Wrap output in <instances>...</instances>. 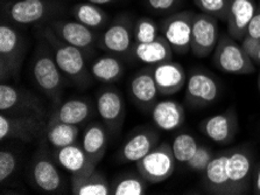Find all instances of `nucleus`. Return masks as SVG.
<instances>
[{
    "instance_id": "nucleus-17",
    "label": "nucleus",
    "mask_w": 260,
    "mask_h": 195,
    "mask_svg": "<svg viewBox=\"0 0 260 195\" xmlns=\"http://www.w3.org/2000/svg\"><path fill=\"white\" fill-rule=\"evenodd\" d=\"M200 130L216 144L226 145L237 134L238 116L234 109L212 115L200 123Z\"/></svg>"
},
{
    "instance_id": "nucleus-29",
    "label": "nucleus",
    "mask_w": 260,
    "mask_h": 195,
    "mask_svg": "<svg viewBox=\"0 0 260 195\" xmlns=\"http://www.w3.org/2000/svg\"><path fill=\"white\" fill-rule=\"evenodd\" d=\"M80 126L68 124L60 121L49 118L43 133V139L48 143L49 146L54 150L62 149L68 145H72L77 142L80 136Z\"/></svg>"
},
{
    "instance_id": "nucleus-41",
    "label": "nucleus",
    "mask_w": 260,
    "mask_h": 195,
    "mask_svg": "<svg viewBox=\"0 0 260 195\" xmlns=\"http://www.w3.org/2000/svg\"><path fill=\"white\" fill-rule=\"evenodd\" d=\"M86 2H90V3H93V4H97V5H111V4L118 2V0H86Z\"/></svg>"
},
{
    "instance_id": "nucleus-31",
    "label": "nucleus",
    "mask_w": 260,
    "mask_h": 195,
    "mask_svg": "<svg viewBox=\"0 0 260 195\" xmlns=\"http://www.w3.org/2000/svg\"><path fill=\"white\" fill-rule=\"evenodd\" d=\"M92 77L105 85H111L123 77L125 73L123 62L116 55H104L94 60L90 67Z\"/></svg>"
},
{
    "instance_id": "nucleus-25",
    "label": "nucleus",
    "mask_w": 260,
    "mask_h": 195,
    "mask_svg": "<svg viewBox=\"0 0 260 195\" xmlns=\"http://www.w3.org/2000/svg\"><path fill=\"white\" fill-rule=\"evenodd\" d=\"M151 113L153 122L157 129L167 131V132L177 130L186 121L184 107L179 102L171 101V99L156 102Z\"/></svg>"
},
{
    "instance_id": "nucleus-27",
    "label": "nucleus",
    "mask_w": 260,
    "mask_h": 195,
    "mask_svg": "<svg viewBox=\"0 0 260 195\" xmlns=\"http://www.w3.org/2000/svg\"><path fill=\"white\" fill-rule=\"evenodd\" d=\"M81 144L94 164H100L108 147V130L103 123L92 122L88 124L84 129Z\"/></svg>"
},
{
    "instance_id": "nucleus-2",
    "label": "nucleus",
    "mask_w": 260,
    "mask_h": 195,
    "mask_svg": "<svg viewBox=\"0 0 260 195\" xmlns=\"http://www.w3.org/2000/svg\"><path fill=\"white\" fill-rule=\"evenodd\" d=\"M64 9L62 0H5L2 3V21L15 26L49 23Z\"/></svg>"
},
{
    "instance_id": "nucleus-36",
    "label": "nucleus",
    "mask_w": 260,
    "mask_h": 195,
    "mask_svg": "<svg viewBox=\"0 0 260 195\" xmlns=\"http://www.w3.org/2000/svg\"><path fill=\"white\" fill-rule=\"evenodd\" d=\"M214 156L215 153L212 152L210 147H208L207 145H200L198 151H196L194 156H192V158L186 165L188 166L189 170L203 173Z\"/></svg>"
},
{
    "instance_id": "nucleus-20",
    "label": "nucleus",
    "mask_w": 260,
    "mask_h": 195,
    "mask_svg": "<svg viewBox=\"0 0 260 195\" xmlns=\"http://www.w3.org/2000/svg\"><path fill=\"white\" fill-rule=\"evenodd\" d=\"M258 4L255 0H229L226 14V30L232 38L242 42L247 27L253 18Z\"/></svg>"
},
{
    "instance_id": "nucleus-8",
    "label": "nucleus",
    "mask_w": 260,
    "mask_h": 195,
    "mask_svg": "<svg viewBox=\"0 0 260 195\" xmlns=\"http://www.w3.org/2000/svg\"><path fill=\"white\" fill-rule=\"evenodd\" d=\"M175 157L168 143H161L136 162L138 173L149 184H159L171 178L175 171Z\"/></svg>"
},
{
    "instance_id": "nucleus-11",
    "label": "nucleus",
    "mask_w": 260,
    "mask_h": 195,
    "mask_svg": "<svg viewBox=\"0 0 260 195\" xmlns=\"http://www.w3.org/2000/svg\"><path fill=\"white\" fill-rule=\"evenodd\" d=\"M47 122L39 116H12L0 113V141L31 143L43 137Z\"/></svg>"
},
{
    "instance_id": "nucleus-18",
    "label": "nucleus",
    "mask_w": 260,
    "mask_h": 195,
    "mask_svg": "<svg viewBox=\"0 0 260 195\" xmlns=\"http://www.w3.org/2000/svg\"><path fill=\"white\" fill-rule=\"evenodd\" d=\"M160 133L152 126L136 129L126 139L119 157L126 162H137L159 145Z\"/></svg>"
},
{
    "instance_id": "nucleus-43",
    "label": "nucleus",
    "mask_w": 260,
    "mask_h": 195,
    "mask_svg": "<svg viewBox=\"0 0 260 195\" xmlns=\"http://www.w3.org/2000/svg\"><path fill=\"white\" fill-rule=\"evenodd\" d=\"M258 89H259V93H260V74L258 76Z\"/></svg>"
},
{
    "instance_id": "nucleus-10",
    "label": "nucleus",
    "mask_w": 260,
    "mask_h": 195,
    "mask_svg": "<svg viewBox=\"0 0 260 195\" xmlns=\"http://www.w3.org/2000/svg\"><path fill=\"white\" fill-rule=\"evenodd\" d=\"M133 27L135 21L128 14L118 15L100 35L97 46L106 53L116 57L131 53L135 45Z\"/></svg>"
},
{
    "instance_id": "nucleus-30",
    "label": "nucleus",
    "mask_w": 260,
    "mask_h": 195,
    "mask_svg": "<svg viewBox=\"0 0 260 195\" xmlns=\"http://www.w3.org/2000/svg\"><path fill=\"white\" fill-rule=\"evenodd\" d=\"M70 14L78 22L94 31L104 29L109 22V14L102 9L101 5L86 0L75 4L70 9Z\"/></svg>"
},
{
    "instance_id": "nucleus-35",
    "label": "nucleus",
    "mask_w": 260,
    "mask_h": 195,
    "mask_svg": "<svg viewBox=\"0 0 260 195\" xmlns=\"http://www.w3.org/2000/svg\"><path fill=\"white\" fill-rule=\"evenodd\" d=\"M194 4L203 13L212 15L220 21L225 22L229 0H194Z\"/></svg>"
},
{
    "instance_id": "nucleus-13",
    "label": "nucleus",
    "mask_w": 260,
    "mask_h": 195,
    "mask_svg": "<svg viewBox=\"0 0 260 195\" xmlns=\"http://www.w3.org/2000/svg\"><path fill=\"white\" fill-rule=\"evenodd\" d=\"M220 83L214 75L203 69H194L186 85V101L191 107H206L218 101Z\"/></svg>"
},
{
    "instance_id": "nucleus-37",
    "label": "nucleus",
    "mask_w": 260,
    "mask_h": 195,
    "mask_svg": "<svg viewBox=\"0 0 260 195\" xmlns=\"http://www.w3.org/2000/svg\"><path fill=\"white\" fill-rule=\"evenodd\" d=\"M17 167V157L12 151L5 149L0 151V181H2V184L13 176Z\"/></svg>"
},
{
    "instance_id": "nucleus-38",
    "label": "nucleus",
    "mask_w": 260,
    "mask_h": 195,
    "mask_svg": "<svg viewBox=\"0 0 260 195\" xmlns=\"http://www.w3.org/2000/svg\"><path fill=\"white\" fill-rule=\"evenodd\" d=\"M183 0H146L147 7L157 14H172Z\"/></svg>"
},
{
    "instance_id": "nucleus-44",
    "label": "nucleus",
    "mask_w": 260,
    "mask_h": 195,
    "mask_svg": "<svg viewBox=\"0 0 260 195\" xmlns=\"http://www.w3.org/2000/svg\"><path fill=\"white\" fill-rule=\"evenodd\" d=\"M4 2H5V0H2V3H4Z\"/></svg>"
},
{
    "instance_id": "nucleus-14",
    "label": "nucleus",
    "mask_w": 260,
    "mask_h": 195,
    "mask_svg": "<svg viewBox=\"0 0 260 195\" xmlns=\"http://www.w3.org/2000/svg\"><path fill=\"white\" fill-rule=\"evenodd\" d=\"M97 113L110 133L116 134L123 127L126 116L125 99L115 87L100 89L96 97Z\"/></svg>"
},
{
    "instance_id": "nucleus-40",
    "label": "nucleus",
    "mask_w": 260,
    "mask_h": 195,
    "mask_svg": "<svg viewBox=\"0 0 260 195\" xmlns=\"http://www.w3.org/2000/svg\"><path fill=\"white\" fill-rule=\"evenodd\" d=\"M252 189L253 193L260 195V165L254 170L253 180H252Z\"/></svg>"
},
{
    "instance_id": "nucleus-3",
    "label": "nucleus",
    "mask_w": 260,
    "mask_h": 195,
    "mask_svg": "<svg viewBox=\"0 0 260 195\" xmlns=\"http://www.w3.org/2000/svg\"><path fill=\"white\" fill-rule=\"evenodd\" d=\"M31 65V74L38 88L48 97L50 101L58 103L61 99L66 76L55 61L53 51L46 41L40 42L35 51Z\"/></svg>"
},
{
    "instance_id": "nucleus-34",
    "label": "nucleus",
    "mask_w": 260,
    "mask_h": 195,
    "mask_svg": "<svg viewBox=\"0 0 260 195\" xmlns=\"http://www.w3.org/2000/svg\"><path fill=\"white\" fill-rule=\"evenodd\" d=\"M160 35V23H156L153 19L148 17H141L135 21V27H133L135 45L151 42L153 40L159 38Z\"/></svg>"
},
{
    "instance_id": "nucleus-23",
    "label": "nucleus",
    "mask_w": 260,
    "mask_h": 195,
    "mask_svg": "<svg viewBox=\"0 0 260 195\" xmlns=\"http://www.w3.org/2000/svg\"><path fill=\"white\" fill-rule=\"evenodd\" d=\"M53 157L57 165L72 176H82L97 170V165L88 157L82 144H78L77 142L55 150Z\"/></svg>"
},
{
    "instance_id": "nucleus-19",
    "label": "nucleus",
    "mask_w": 260,
    "mask_h": 195,
    "mask_svg": "<svg viewBox=\"0 0 260 195\" xmlns=\"http://www.w3.org/2000/svg\"><path fill=\"white\" fill-rule=\"evenodd\" d=\"M153 76H154L157 90L162 96H171L179 93L187 85V73L180 63L174 61H166L153 66Z\"/></svg>"
},
{
    "instance_id": "nucleus-6",
    "label": "nucleus",
    "mask_w": 260,
    "mask_h": 195,
    "mask_svg": "<svg viewBox=\"0 0 260 195\" xmlns=\"http://www.w3.org/2000/svg\"><path fill=\"white\" fill-rule=\"evenodd\" d=\"M0 113L12 116H46V106L40 98L21 87L6 82L0 86Z\"/></svg>"
},
{
    "instance_id": "nucleus-42",
    "label": "nucleus",
    "mask_w": 260,
    "mask_h": 195,
    "mask_svg": "<svg viewBox=\"0 0 260 195\" xmlns=\"http://www.w3.org/2000/svg\"><path fill=\"white\" fill-rule=\"evenodd\" d=\"M252 60H253L254 63H258V65L260 66V41H259L257 50H255V53L252 55Z\"/></svg>"
},
{
    "instance_id": "nucleus-26",
    "label": "nucleus",
    "mask_w": 260,
    "mask_h": 195,
    "mask_svg": "<svg viewBox=\"0 0 260 195\" xmlns=\"http://www.w3.org/2000/svg\"><path fill=\"white\" fill-rule=\"evenodd\" d=\"M173 53L174 51H173L171 45H169L162 34L151 42L133 45L131 51L133 58L138 60V61L151 66L171 61Z\"/></svg>"
},
{
    "instance_id": "nucleus-12",
    "label": "nucleus",
    "mask_w": 260,
    "mask_h": 195,
    "mask_svg": "<svg viewBox=\"0 0 260 195\" xmlns=\"http://www.w3.org/2000/svg\"><path fill=\"white\" fill-rule=\"evenodd\" d=\"M194 15L192 11L174 12L160 22L161 34L176 54L186 55L190 51Z\"/></svg>"
},
{
    "instance_id": "nucleus-7",
    "label": "nucleus",
    "mask_w": 260,
    "mask_h": 195,
    "mask_svg": "<svg viewBox=\"0 0 260 195\" xmlns=\"http://www.w3.org/2000/svg\"><path fill=\"white\" fill-rule=\"evenodd\" d=\"M228 174L230 180V195L246 194L253 180L254 156L246 146L228 150Z\"/></svg>"
},
{
    "instance_id": "nucleus-33",
    "label": "nucleus",
    "mask_w": 260,
    "mask_h": 195,
    "mask_svg": "<svg viewBox=\"0 0 260 195\" xmlns=\"http://www.w3.org/2000/svg\"><path fill=\"white\" fill-rule=\"evenodd\" d=\"M175 160L181 164H187L198 151L200 144L194 136L189 133H180L173 139L171 144Z\"/></svg>"
},
{
    "instance_id": "nucleus-15",
    "label": "nucleus",
    "mask_w": 260,
    "mask_h": 195,
    "mask_svg": "<svg viewBox=\"0 0 260 195\" xmlns=\"http://www.w3.org/2000/svg\"><path fill=\"white\" fill-rule=\"evenodd\" d=\"M218 19L203 12L195 13L192 20L190 51L196 58H207L217 46L219 40Z\"/></svg>"
},
{
    "instance_id": "nucleus-28",
    "label": "nucleus",
    "mask_w": 260,
    "mask_h": 195,
    "mask_svg": "<svg viewBox=\"0 0 260 195\" xmlns=\"http://www.w3.org/2000/svg\"><path fill=\"white\" fill-rule=\"evenodd\" d=\"M70 184L74 195H111V185L98 170L82 176H72Z\"/></svg>"
},
{
    "instance_id": "nucleus-1",
    "label": "nucleus",
    "mask_w": 260,
    "mask_h": 195,
    "mask_svg": "<svg viewBox=\"0 0 260 195\" xmlns=\"http://www.w3.org/2000/svg\"><path fill=\"white\" fill-rule=\"evenodd\" d=\"M40 34L43 41L52 49L55 61L66 78L78 88H86L91 85L93 77L86 66L83 51L61 40L48 25L42 27Z\"/></svg>"
},
{
    "instance_id": "nucleus-39",
    "label": "nucleus",
    "mask_w": 260,
    "mask_h": 195,
    "mask_svg": "<svg viewBox=\"0 0 260 195\" xmlns=\"http://www.w3.org/2000/svg\"><path fill=\"white\" fill-rule=\"evenodd\" d=\"M245 37L260 40V4H258L253 18H252V20L250 21V25L247 27Z\"/></svg>"
},
{
    "instance_id": "nucleus-9",
    "label": "nucleus",
    "mask_w": 260,
    "mask_h": 195,
    "mask_svg": "<svg viewBox=\"0 0 260 195\" xmlns=\"http://www.w3.org/2000/svg\"><path fill=\"white\" fill-rule=\"evenodd\" d=\"M54 157L42 147L34 153L30 164V179L35 188L46 194H61L64 180Z\"/></svg>"
},
{
    "instance_id": "nucleus-16",
    "label": "nucleus",
    "mask_w": 260,
    "mask_h": 195,
    "mask_svg": "<svg viewBox=\"0 0 260 195\" xmlns=\"http://www.w3.org/2000/svg\"><path fill=\"white\" fill-rule=\"evenodd\" d=\"M48 26L61 40L81 49L85 55L92 53L100 39L96 31L89 29L75 19H55L48 23Z\"/></svg>"
},
{
    "instance_id": "nucleus-32",
    "label": "nucleus",
    "mask_w": 260,
    "mask_h": 195,
    "mask_svg": "<svg viewBox=\"0 0 260 195\" xmlns=\"http://www.w3.org/2000/svg\"><path fill=\"white\" fill-rule=\"evenodd\" d=\"M147 189V181L138 173L118 177L111 185V195H144Z\"/></svg>"
},
{
    "instance_id": "nucleus-4",
    "label": "nucleus",
    "mask_w": 260,
    "mask_h": 195,
    "mask_svg": "<svg viewBox=\"0 0 260 195\" xmlns=\"http://www.w3.org/2000/svg\"><path fill=\"white\" fill-rule=\"evenodd\" d=\"M27 54V40L13 25L2 21L0 26V78L6 82L20 75Z\"/></svg>"
},
{
    "instance_id": "nucleus-5",
    "label": "nucleus",
    "mask_w": 260,
    "mask_h": 195,
    "mask_svg": "<svg viewBox=\"0 0 260 195\" xmlns=\"http://www.w3.org/2000/svg\"><path fill=\"white\" fill-rule=\"evenodd\" d=\"M215 67L231 75H249L255 71V63L244 50L242 43L228 33L220 34L212 58Z\"/></svg>"
},
{
    "instance_id": "nucleus-22",
    "label": "nucleus",
    "mask_w": 260,
    "mask_h": 195,
    "mask_svg": "<svg viewBox=\"0 0 260 195\" xmlns=\"http://www.w3.org/2000/svg\"><path fill=\"white\" fill-rule=\"evenodd\" d=\"M96 111L97 107L88 98H70L66 102H58L49 118L80 126L89 122Z\"/></svg>"
},
{
    "instance_id": "nucleus-21",
    "label": "nucleus",
    "mask_w": 260,
    "mask_h": 195,
    "mask_svg": "<svg viewBox=\"0 0 260 195\" xmlns=\"http://www.w3.org/2000/svg\"><path fill=\"white\" fill-rule=\"evenodd\" d=\"M129 95L133 103L140 109L151 111L156 103L159 90H157L152 68L141 69L133 75L129 81Z\"/></svg>"
},
{
    "instance_id": "nucleus-24",
    "label": "nucleus",
    "mask_w": 260,
    "mask_h": 195,
    "mask_svg": "<svg viewBox=\"0 0 260 195\" xmlns=\"http://www.w3.org/2000/svg\"><path fill=\"white\" fill-rule=\"evenodd\" d=\"M228 150L215 154L203 172V185L210 194L230 195L228 174Z\"/></svg>"
}]
</instances>
